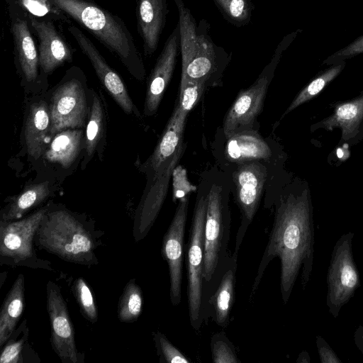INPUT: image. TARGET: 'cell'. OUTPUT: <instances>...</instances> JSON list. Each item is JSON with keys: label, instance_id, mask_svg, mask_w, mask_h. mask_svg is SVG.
<instances>
[{"label": "cell", "instance_id": "1", "mask_svg": "<svg viewBox=\"0 0 363 363\" xmlns=\"http://www.w3.org/2000/svg\"><path fill=\"white\" fill-rule=\"evenodd\" d=\"M314 233L313 208L308 191L282 198L276 208L251 296L257 290L268 264L276 257L281 263L280 290L284 304L289 301L299 274L302 289H306L313 267Z\"/></svg>", "mask_w": 363, "mask_h": 363}, {"label": "cell", "instance_id": "2", "mask_svg": "<svg viewBox=\"0 0 363 363\" xmlns=\"http://www.w3.org/2000/svg\"><path fill=\"white\" fill-rule=\"evenodd\" d=\"M50 1L115 54L135 77H144L141 54L120 17L88 0Z\"/></svg>", "mask_w": 363, "mask_h": 363}, {"label": "cell", "instance_id": "3", "mask_svg": "<svg viewBox=\"0 0 363 363\" xmlns=\"http://www.w3.org/2000/svg\"><path fill=\"white\" fill-rule=\"evenodd\" d=\"M179 13L181 82L199 81L207 84L218 80L230 61L223 48L216 45L209 35L210 24L202 19L197 25L183 0H174Z\"/></svg>", "mask_w": 363, "mask_h": 363}, {"label": "cell", "instance_id": "4", "mask_svg": "<svg viewBox=\"0 0 363 363\" xmlns=\"http://www.w3.org/2000/svg\"><path fill=\"white\" fill-rule=\"evenodd\" d=\"M101 232L88 227L67 210L48 209L34 244L64 261L91 267L99 263L95 251L101 245Z\"/></svg>", "mask_w": 363, "mask_h": 363}, {"label": "cell", "instance_id": "5", "mask_svg": "<svg viewBox=\"0 0 363 363\" xmlns=\"http://www.w3.org/2000/svg\"><path fill=\"white\" fill-rule=\"evenodd\" d=\"M230 235V211L223 198L222 187L213 185L208 194L202 288L226 266L231 256L228 247Z\"/></svg>", "mask_w": 363, "mask_h": 363}, {"label": "cell", "instance_id": "6", "mask_svg": "<svg viewBox=\"0 0 363 363\" xmlns=\"http://www.w3.org/2000/svg\"><path fill=\"white\" fill-rule=\"evenodd\" d=\"M297 31L285 35L277 46L271 61L249 88L242 90L225 115L223 131L227 138L245 130H250L263 104L270 81L283 52L291 43Z\"/></svg>", "mask_w": 363, "mask_h": 363}, {"label": "cell", "instance_id": "7", "mask_svg": "<svg viewBox=\"0 0 363 363\" xmlns=\"http://www.w3.org/2000/svg\"><path fill=\"white\" fill-rule=\"evenodd\" d=\"M47 211L45 207L18 220H0L1 265L52 270L50 262L38 259L33 248L35 233Z\"/></svg>", "mask_w": 363, "mask_h": 363}, {"label": "cell", "instance_id": "8", "mask_svg": "<svg viewBox=\"0 0 363 363\" xmlns=\"http://www.w3.org/2000/svg\"><path fill=\"white\" fill-rule=\"evenodd\" d=\"M208 206L207 196L201 195L194 206L186 244L187 297L190 324L199 330L203 323L201 294L204 256V229Z\"/></svg>", "mask_w": 363, "mask_h": 363}, {"label": "cell", "instance_id": "9", "mask_svg": "<svg viewBox=\"0 0 363 363\" xmlns=\"http://www.w3.org/2000/svg\"><path fill=\"white\" fill-rule=\"evenodd\" d=\"M353 232L343 233L336 241L327 273L326 305L329 313L337 318L342 306L360 286L359 271L352 252Z\"/></svg>", "mask_w": 363, "mask_h": 363}, {"label": "cell", "instance_id": "10", "mask_svg": "<svg viewBox=\"0 0 363 363\" xmlns=\"http://www.w3.org/2000/svg\"><path fill=\"white\" fill-rule=\"evenodd\" d=\"M46 308L50 325V344L62 363H79L84 357L77 349L74 328L60 287L52 281L46 285Z\"/></svg>", "mask_w": 363, "mask_h": 363}, {"label": "cell", "instance_id": "11", "mask_svg": "<svg viewBox=\"0 0 363 363\" xmlns=\"http://www.w3.org/2000/svg\"><path fill=\"white\" fill-rule=\"evenodd\" d=\"M266 177V168L256 161L242 164L233 174L236 186L235 200L241 213L233 253H238L247 228L259 208Z\"/></svg>", "mask_w": 363, "mask_h": 363}, {"label": "cell", "instance_id": "12", "mask_svg": "<svg viewBox=\"0 0 363 363\" xmlns=\"http://www.w3.org/2000/svg\"><path fill=\"white\" fill-rule=\"evenodd\" d=\"M183 152L182 144L175 154L152 174L150 186L135 216L133 234L135 242L144 239L155 223L166 198L171 175Z\"/></svg>", "mask_w": 363, "mask_h": 363}, {"label": "cell", "instance_id": "13", "mask_svg": "<svg viewBox=\"0 0 363 363\" xmlns=\"http://www.w3.org/2000/svg\"><path fill=\"white\" fill-rule=\"evenodd\" d=\"M188 206V196L179 199L174 217L162 242L161 255L168 264L169 296L174 306L179 305L182 299L184 239Z\"/></svg>", "mask_w": 363, "mask_h": 363}, {"label": "cell", "instance_id": "14", "mask_svg": "<svg viewBox=\"0 0 363 363\" xmlns=\"http://www.w3.org/2000/svg\"><path fill=\"white\" fill-rule=\"evenodd\" d=\"M49 111L51 135L65 129L83 127L87 106L81 82L72 78L62 84L52 96Z\"/></svg>", "mask_w": 363, "mask_h": 363}, {"label": "cell", "instance_id": "15", "mask_svg": "<svg viewBox=\"0 0 363 363\" xmlns=\"http://www.w3.org/2000/svg\"><path fill=\"white\" fill-rule=\"evenodd\" d=\"M180 52V30L179 23L166 40L147 84L144 112L154 114L158 108L163 94L172 77L177 59Z\"/></svg>", "mask_w": 363, "mask_h": 363}, {"label": "cell", "instance_id": "16", "mask_svg": "<svg viewBox=\"0 0 363 363\" xmlns=\"http://www.w3.org/2000/svg\"><path fill=\"white\" fill-rule=\"evenodd\" d=\"M30 28L38 40L39 62L41 69L50 74L65 62L72 60L74 50L52 20H38L28 15Z\"/></svg>", "mask_w": 363, "mask_h": 363}, {"label": "cell", "instance_id": "17", "mask_svg": "<svg viewBox=\"0 0 363 363\" xmlns=\"http://www.w3.org/2000/svg\"><path fill=\"white\" fill-rule=\"evenodd\" d=\"M67 30L90 60L99 79L113 99L125 112L132 113L133 103L121 77L108 65L93 42L79 28L70 24Z\"/></svg>", "mask_w": 363, "mask_h": 363}, {"label": "cell", "instance_id": "18", "mask_svg": "<svg viewBox=\"0 0 363 363\" xmlns=\"http://www.w3.org/2000/svg\"><path fill=\"white\" fill-rule=\"evenodd\" d=\"M238 254L233 253L220 277L212 286L203 312V321L212 318L215 323L226 328L234 303Z\"/></svg>", "mask_w": 363, "mask_h": 363}, {"label": "cell", "instance_id": "19", "mask_svg": "<svg viewBox=\"0 0 363 363\" xmlns=\"http://www.w3.org/2000/svg\"><path fill=\"white\" fill-rule=\"evenodd\" d=\"M167 13V0L138 1L137 28L145 57L151 56L157 50Z\"/></svg>", "mask_w": 363, "mask_h": 363}, {"label": "cell", "instance_id": "20", "mask_svg": "<svg viewBox=\"0 0 363 363\" xmlns=\"http://www.w3.org/2000/svg\"><path fill=\"white\" fill-rule=\"evenodd\" d=\"M187 115L188 113L183 111L177 104L153 153L145 163V168L152 174H155L182 145Z\"/></svg>", "mask_w": 363, "mask_h": 363}, {"label": "cell", "instance_id": "21", "mask_svg": "<svg viewBox=\"0 0 363 363\" xmlns=\"http://www.w3.org/2000/svg\"><path fill=\"white\" fill-rule=\"evenodd\" d=\"M11 30L18 67L28 82L35 81L40 66L39 54L28 22L18 18L13 21Z\"/></svg>", "mask_w": 363, "mask_h": 363}, {"label": "cell", "instance_id": "22", "mask_svg": "<svg viewBox=\"0 0 363 363\" xmlns=\"http://www.w3.org/2000/svg\"><path fill=\"white\" fill-rule=\"evenodd\" d=\"M225 154L230 161L244 164L267 159L272 152L267 143L257 132L245 130L228 138Z\"/></svg>", "mask_w": 363, "mask_h": 363}, {"label": "cell", "instance_id": "23", "mask_svg": "<svg viewBox=\"0 0 363 363\" xmlns=\"http://www.w3.org/2000/svg\"><path fill=\"white\" fill-rule=\"evenodd\" d=\"M25 306V278L20 274L7 293L0 311V347L16 329Z\"/></svg>", "mask_w": 363, "mask_h": 363}, {"label": "cell", "instance_id": "24", "mask_svg": "<svg viewBox=\"0 0 363 363\" xmlns=\"http://www.w3.org/2000/svg\"><path fill=\"white\" fill-rule=\"evenodd\" d=\"M50 128L48 108L43 101L31 105L25 125V140L28 155L37 160L44 152L45 139Z\"/></svg>", "mask_w": 363, "mask_h": 363}, {"label": "cell", "instance_id": "25", "mask_svg": "<svg viewBox=\"0 0 363 363\" xmlns=\"http://www.w3.org/2000/svg\"><path fill=\"white\" fill-rule=\"evenodd\" d=\"M362 120L363 95H361L354 100L337 105L333 115L321 121L318 126L328 130L339 127L342 129V139L347 140L358 133Z\"/></svg>", "mask_w": 363, "mask_h": 363}, {"label": "cell", "instance_id": "26", "mask_svg": "<svg viewBox=\"0 0 363 363\" xmlns=\"http://www.w3.org/2000/svg\"><path fill=\"white\" fill-rule=\"evenodd\" d=\"M82 131L66 130L57 133L45 152V158L50 162L69 167L75 160L81 145Z\"/></svg>", "mask_w": 363, "mask_h": 363}, {"label": "cell", "instance_id": "27", "mask_svg": "<svg viewBox=\"0 0 363 363\" xmlns=\"http://www.w3.org/2000/svg\"><path fill=\"white\" fill-rule=\"evenodd\" d=\"M50 194L48 182L28 187L12 200L1 213V220L11 221L23 218L30 209L41 203Z\"/></svg>", "mask_w": 363, "mask_h": 363}, {"label": "cell", "instance_id": "28", "mask_svg": "<svg viewBox=\"0 0 363 363\" xmlns=\"http://www.w3.org/2000/svg\"><path fill=\"white\" fill-rule=\"evenodd\" d=\"M28 333L27 320L25 319L4 345L0 354L1 363L31 362L26 354L40 362L38 357H35L36 353L28 345Z\"/></svg>", "mask_w": 363, "mask_h": 363}, {"label": "cell", "instance_id": "29", "mask_svg": "<svg viewBox=\"0 0 363 363\" xmlns=\"http://www.w3.org/2000/svg\"><path fill=\"white\" fill-rule=\"evenodd\" d=\"M143 305L142 289L137 284L136 279H132L123 288L118 301L117 308L118 320L123 323L135 322L141 314Z\"/></svg>", "mask_w": 363, "mask_h": 363}, {"label": "cell", "instance_id": "30", "mask_svg": "<svg viewBox=\"0 0 363 363\" xmlns=\"http://www.w3.org/2000/svg\"><path fill=\"white\" fill-rule=\"evenodd\" d=\"M213 2L229 23L240 28L250 22L255 9L252 0H213Z\"/></svg>", "mask_w": 363, "mask_h": 363}, {"label": "cell", "instance_id": "31", "mask_svg": "<svg viewBox=\"0 0 363 363\" xmlns=\"http://www.w3.org/2000/svg\"><path fill=\"white\" fill-rule=\"evenodd\" d=\"M345 67V63H339L325 70L318 77L304 87L289 105L284 115L287 114L302 104L317 96L333 79H334Z\"/></svg>", "mask_w": 363, "mask_h": 363}, {"label": "cell", "instance_id": "32", "mask_svg": "<svg viewBox=\"0 0 363 363\" xmlns=\"http://www.w3.org/2000/svg\"><path fill=\"white\" fill-rule=\"evenodd\" d=\"M18 4L35 18L46 17L47 20L69 23V18L50 0H16Z\"/></svg>", "mask_w": 363, "mask_h": 363}, {"label": "cell", "instance_id": "33", "mask_svg": "<svg viewBox=\"0 0 363 363\" xmlns=\"http://www.w3.org/2000/svg\"><path fill=\"white\" fill-rule=\"evenodd\" d=\"M72 291L84 318L92 323H96L97 306L86 281L82 277L77 278L72 286Z\"/></svg>", "mask_w": 363, "mask_h": 363}, {"label": "cell", "instance_id": "34", "mask_svg": "<svg viewBox=\"0 0 363 363\" xmlns=\"http://www.w3.org/2000/svg\"><path fill=\"white\" fill-rule=\"evenodd\" d=\"M103 118V108L98 96L94 94L86 130V150L88 156L93 155L101 136Z\"/></svg>", "mask_w": 363, "mask_h": 363}, {"label": "cell", "instance_id": "35", "mask_svg": "<svg viewBox=\"0 0 363 363\" xmlns=\"http://www.w3.org/2000/svg\"><path fill=\"white\" fill-rule=\"evenodd\" d=\"M212 360L214 363H238L236 350L224 332L215 333L211 340Z\"/></svg>", "mask_w": 363, "mask_h": 363}, {"label": "cell", "instance_id": "36", "mask_svg": "<svg viewBox=\"0 0 363 363\" xmlns=\"http://www.w3.org/2000/svg\"><path fill=\"white\" fill-rule=\"evenodd\" d=\"M156 352L160 363H189L191 360L172 345L160 330L152 333Z\"/></svg>", "mask_w": 363, "mask_h": 363}, {"label": "cell", "instance_id": "37", "mask_svg": "<svg viewBox=\"0 0 363 363\" xmlns=\"http://www.w3.org/2000/svg\"><path fill=\"white\" fill-rule=\"evenodd\" d=\"M206 85L205 82H181L177 104L179 107L183 111L189 113L201 99Z\"/></svg>", "mask_w": 363, "mask_h": 363}, {"label": "cell", "instance_id": "38", "mask_svg": "<svg viewBox=\"0 0 363 363\" xmlns=\"http://www.w3.org/2000/svg\"><path fill=\"white\" fill-rule=\"evenodd\" d=\"M361 53H363V35L329 57L325 62L330 63L343 61L345 59Z\"/></svg>", "mask_w": 363, "mask_h": 363}, {"label": "cell", "instance_id": "39", "mask_svg": "<svg viewBox=\"0 0 363 363\" xmlns=\"http://www.w3.org/2000/svg\"><path fill=\"white\" fill-rule=\"evenodd\" d=\"M318 353L321 363H342L330 345L320 335L315 337Z\"/></svg>", "mask_w": 363, "mask_h": 363}, {"label": "cell", "instance_id": "40", "mask_svg": "<svg viewBox=\"0 0 363 363\" xmlns=\"http://www.w3.org/2000/svg\"><path fill=\"white\" fill-rule=\"evenodd\" d=\"M354 342L357 347V349L360 351V352L363 354V325H359L357 329L354 333Z\"/></svg>", "mask_w": 363, "mask_h": 363}, {"label": "cell", "instance_id": "41", "mask_svg": "<svg viewBox=\"0 0 363 363\" xmlns=\"http://www.w3.org/2000/svg\"><path fill=\"white\" fill-rule=\"evenodd\" d=\"M296 362L298 363H310L311 358L309 354L307 351H302L299 354L296 359Z\"/></svg>", "mask_w": 363, "mask_h": 363}]
</instances>
